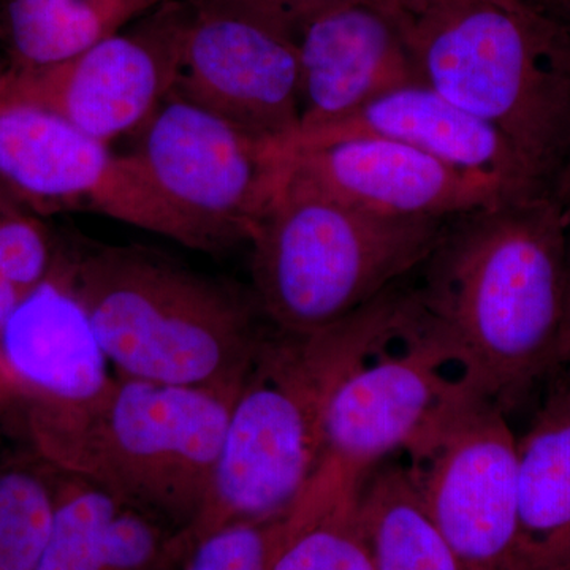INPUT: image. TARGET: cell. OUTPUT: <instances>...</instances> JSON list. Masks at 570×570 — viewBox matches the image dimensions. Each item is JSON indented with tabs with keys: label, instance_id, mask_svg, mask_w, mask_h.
I'll return each instance as SVG.
<instances>
[{
	"label": "cell",
	"instance_id": "6da1fadb",
	"mask_svg": "<svg viewBox=\"0 0 570 570\" xmlns=\"http://www.w3.org/2000/svg\"><path fill=\"white\" fill-rule=\"evenodd\" d=\"M568 232L550 197L456 217L411 292L464 379L504 411L557 367Z\"/></svg>",
	"mask_w": 570,
	"mask_h": 570
},
{
	"label": "cell",
	"instance_id": "7a4b0ae2",
	"mask_svg": "<svg viewBox=\"0 0 570 570\" xmlns=\"http://www.w3.org/2000/svg\"><path fill=\"white\" fill-rule=\"evenodd\" d=\"M395 311L376 298L309 333L266 328L232 404L200 515L179 543L238 523H266L291 510L324 459L333 390L390 335Z\"/></svg>",
	"mask_w": 570,
	"mask_h": 570
},
{
	"label": "cell",
	"instance_id": "3957f363",
	"mask_svg": "<svg viewBox=\"0 0 570 570\" xmlns=\"http://www.w3.org/2000/svg\"><path fill=\"white\" fill-rule=\"evenodd\" d=\"M419 78L504 135L551 190L570 149V29L542 0H389Z\"/></svg>",
	"mask_w": 570,
	"mask_h": 570
},
{
	"label": "cell",
	"instance_id": "277c9868",
	"mask_svg": "<svg viewBox=\"0 0 570 570\" xmlns=\"http://www.w3.org/2000/svg\"><path fill=\"white\" fill-rule=\"evenodd\" d=\"M235 397L118 374L82 403H17L41 459L181 538L204 508Z\"/></svg>",
	"mask_w": 570,
	"mask_h": 570
},
{
	"label": "cell",
	"instance_id": "5b68a950",
	"mask_svg": "<svg viewBox=\"0 0 570 570\" xmlns=\"http://www.w3.org/2000/svg\"><path fill=\"white\" fill-rule=\"evenodd\" d=\"M61 264L119 376L238 395L266 332L254 294L141 246Z\"/></svg>",
	"mask_w": 570,
	"mask_h": 570
},
{
	"label": "cell",
	"instance_id": "8992f818",
	"mask_svg": "<svg viewBox=\"0 0 570 570\" xmlns=\"http://www.w3.org/2000/svg\"><path fill=\"white\" fill-rule=\"evenodd\" d=\"M448 224L362 212L296 181L287 167L250 239L255 302L277 330L316 332L422 266Z\"/></svg>",
	"mask_w": 570,
	"mask_h": 570
},
{
	"label": "cell",
	"instance_id": "52a82bcc",
	"mask_svg": "<svg viewBox=\"0 0 570 570\" xmlns=\"http://www.w3.org/2000/svg\"><path fill=\"white\" fill-rule=\"evenodd\" d=\"M121 223L217 253L253 239L287 178V157L223 116L170 92L127 154Z\"/></svg>",
	"mask_w": 570,
	"mask_h": 570
},
{
	"label": "cell",
	"instance_id": "ba28073f",
	"mask_svg": "<svg viewBox=\"0 0 570 570\" xmlns=\"http://www.w3.org/2000/svg\"><path fill=\"white\" fill-rule=\"evenodd\" d=\"M426 512L466 570H502L519 549V449L505 411L471 392L403 450Z\"/></svg>",
	"mask_w": 570,
	"mask_h": 570
},
{
	"label": "cell",
	"instance_id": "9c48e42d",
	"mask_svg": "<svg viewBox=\"0 0 570 570\" xmlns=\"http://www.w3.org/2000/svg\"><path fill=\"white\" fill-rule=\"evenodd\" d=\"M407 306L400 328L352 367L330 396L317 472L344 485L362 487L374 468L403 452L441 412L478 392L419 316L411 294Z\"/></svg>",
	"mask_w": 570,
	"mask_h": 570
},
{
	"label": "cell",
	"instance_id": "30bf717a",
	"mask_svg": "<svg viewBox=\"0 0 570 570\" xmlns=\"http://www.w3.org/2000/svg\"><path fill=\"white\" fill-rule=\"evenodd\" d=\"M181 2V59L171 92L266 140L294 134L299 55L291 22L262 0Z\"/></svg>",
	"mask_w": 570,
	"mask_h": 570
},
{
	"label": "cell",
	"instance_id": "8fae6325",
	"mask_svg": "<svg viewBox=\"0 0 570 570\" xmlns=\"http://www.w3.org/2000/svg\"><path fill=\"white\" fill-rule=\"evenodd\" d=\"M183 31V2L168 0L70 61L0 70V91L58 112L108 145L141 129L174 91Z\"/></svg>",
	"mask_w": 570,
	"mask_h": 570
},
{
	"label": "cell",
	"instance_id": "7c38bea8",
	"mask_svg": "<svg viewBox=\"0 0 570 570\" xmlns=\"http://www.w3.org/2000/svg\"><path fill=\"white\" fill-rule=\"evenodd\" d=\"M285 157L296 181L390 219L450 220L530 200L489 176L460 170L384 138H344Z\"/></svg>",
	"mask_w": 570,
	"mask_h": 570
},
{
	"label": "cell",
	"instance_id": "4fadbf2b",
	"mask_svg": "<svg viewBox=\"0 0 570 570\" xmlns=\"http://www.w3.org/2000/svg\"><path fill=\"white\" fill-rule=\"evenodd\" d=\"M296 41L299 126L292 135L343 121L377 97L420 80L389 0H341L299 24Z\"/></svg>",
	"mask_w": 570,
	"mask_h": 570
},
{
	"label": "cell",
	"instance_id": "5bb4252c",
	"mask_svg": "<svg viewBox=\"0 0 570 570\" xmlns=\"http://www.w3.org/2000/svg\"><path fill=\"white\" fill-rule=\"evenodd\" d=\"M352 137L401 142L452 165L485 175L523 198L549 197L530 165L501 132L431 88L407 82L377 97L343 121L279 142L284 156Z\"/></svg>",
	"mask_w": 570,
	"mask_h": 570
},
{
	"label": "cell",
	"instance_id": "9a60e30c",
	"mask_svg": "<svg viewBox=\"0 0 570 570\" xmlns=\"http://www.w3.org/2000/svg\"><path fill=\"white\" fill-rule=\"evenodd\" d=\"M108 363L58 258L0 328V393L21 404L82 403L110 384Z\"/></svg>",
	"mask_w": 570,
	"mask_h": 570
},
{
	"label": "cell",
	"instance_id": "2e32d148",
	"mask_svg": "<svg viewBox=\"0 0 570 570\" xmlns=\"http://www.w3.org/2000/svg\"><path fill=\"white\" fill-rule=\"evenodd\" d=\"M118 156L58 112L0 91V181L36 206L99 208Z\"/></svg>",
	"mask_w": 570,
	"mask_h": 570
},
{
	"label": "cell",
	"instance_id": "e0dca14e",
	"mask_svg": "<svg viewBox=\"0 0 570 570\" xmlns=\"http://www.w3.org/2000/svg\"><path fill=\"white\" fill-rule=\"evenodd\" d=\"M168 0H0V51L9 71L77 58Z\"/></svg>",
	"mask_w": 570,
	"mask_h": 570
},
{
	"label": "cell",
	"instance_id": "ac0fdd59",
	"mask_svg": "<svg viewBox=\"0 0 570 570\" xmlns=\"http://www.w3.org/2000/svg\"><path fill=\"white\" fill-rule=\"evenodd\" d=\"M519 449V549L546 557L570 549V390L543 409Z\"/></svg>",
	"mask_w": 570,
	"mask_h": 570
},
{
	"label": "cell",
	"instance_id": "d6986e66",
	"mask_svg": "<svg viewBox=\"0 0 570 570\" xmlns=\"http://www.w3.org/2000/svg\"><path fill=\"white\" fill-rule=\"evenodd\" d=\"M358 490L316 474L273 523L268 570H376L360 523Z\"/></svg>",
	"mask_w": 570,
	"mask_h": 570
},
{
	"label": "cell",
	"instance_id": "ffe728a7",
	"mask_svg": "<svg viewBox=\"0 0 570 570\" xmlns=\"http://www.w3.org/2000/svg\"><path fill=\"white\" fill-rule=\"evenodd\" d=\"M376 570H466L431 520L404 464L374 468L356 497Z\"/></svg>",
	"mask_w": 570,
	"mask_h": 570
},
{
	"label": "cell",
	"instance_id": "44dd1931",
	"mask_svg": "<svg viewBox=\"0 0 570 570\" xmlns=\"http://www.w3.org/2000/svg\"><path fill=\"white\" fill-rule=\"evenodd\" d=\"M63 472L31 448L0 471V570H37Z\"/></svg>",
	"mask_w": 570,
	"mask_h": 570
},
{
	"label": "cell",
	"instance_id": "7402d4cb",
	"mask_svg": "<svg viewBox=\"0 0 570 570\" xmlns=\"http://www.w3.org/2000/svg\"><path fill=\"white\" fill-rule=\"evenodd\" d=\"M118 499L63 475L37 570H100L105 535Z\"/></svg>",
	"mask_w": 570,
	"mask_h": 570
},
{
	"label": "cell",
	"instance_id": "603a6c76",
	"mask_svg": "<svg viewBox=\"0 0 570 570\" xmlns=\"http://www.w3.org/2000/svg\"><path fill=\"white\" fill-rule=\"evenodd\" d=\"M275 521L230 524L189 540L179 547L176 570H268Z\"/></svg>",
	"mask_w": 570,
	"mask_h": 570
},
{
	"label": "cell",
	"instance_id": "cb8c5ba5",
	"mask_svg": "<svg viewBox=\"0 0 570 570\" xmlns=\"http://www.w3.org/2000/svg\"><path fill=\"white\" fill-rule=\"evenodd\" d=\"M56 261L36 220L0 208V276L26 296L51 275Z\"/></svg>",
	"mask_w": 570,
	"mask_h": 570
},
{
	"label": "cell",
	"instance_id": "d4e9b609",
	"mask_svg": "<svg viewBox=\"0 0 570 570\" xmlns=\"http://www.w3.org/2000/svg\"><path fill=\"white\" fill-rule=\"evenodd\" d=\"M28 445L20 404L0 396V471Z\"/></svg>",
	"mask_w": 570,
	"mask_h": 570
},
{
	"label": "cell",
	"instance_id": "484cf974",
	"mask_svg": "<svg viewBox=\"0 0 570 570\" xmlns=\"http://www.w3.org/2000/svg\"><path fill=\"white\" fill-rule=\"evenodd\" d=\"M262 2L285 21L291 22L296 32L299 24L341 0H262Z\"/></svg>",
	"mask_w": 570,
	"mask_h": 570
},
{
	"label": "cell",
	"instance_id": "4316f807",
	"mask_svg": "<svg viewBox=\"0 0 570 570\" xmlns=\"http://www.w3.org/2000/svg\"><path fill=\"white\" fill-rule=\"evenodd\" d=\"M502 570H570V549L546 557H513Z\"/></svg>",
	"mask_w": 570,
	"mask_h": 570
},
{
	"label": "cell",
	"instance_id": "83f0119b",
	"mask_svg": "<svg viewBox=\"0 0 570 570\" xmlns=\"http://www.w3.org/2000/svg\"><path fill=\"white\" fill-rule=\"evenodd\" d=\"M550 198L557 206L562 224L570 230V149L560 174L551 186Z\"/></svg>",
	"mask_w": 570,
	"mask_h": 570
},
{
	"label": "cell",
	"instance_id": "f1b7e54d",
	"mask_svg": "<svg viewBox=\"0 0 570 570\" xmlns=\"http://www.w3.org/2000/svg\"><path fill=\"white\" fill-rule=\"evenodd\" d=\"M570 362V238L568 236V262H566V303L560 341H558L557 366Z\"/></svg>",
	"mask_w": 570,
	"mask_h": 570
},
{
	"label": "cell",
	"instance_id": "f546056e",
	"mask_svg": "<svg viewBox=\"0 0 570 570\" xmlns=\"http://www.w3.org/2000/svg\"><path fill=\"white\" fill-rule=\"evenodd\" d=\"M24 295L11 285L6 277L0 276V328L9 321L11 313L20 305Z\"/></svg>",
	"mask_w": 570,
	"mask_h": 570
},
{
	"label": "cell",
	"instance_id": "4dcf8cb0",
	"mask_svg": "<svg viewBox=\"0 0 570 570\" xmlns=\"http://www.w3.org/2000/svg\"><path fill=\"white\" fill-rule=\"evenodd\" d=\"M560 6L564 7V10L570 14V0H558Z\"/></svg>",
	"mask_w": 570,
	"mask_h": 570
},
{
	"label": "cell",
	"instance_id": "1f68e13d",
	"mask_svg": "<svg viewBox=\"0 0 570 570\" xmlns=\"http://www.w3.org/2000/svg\"><path fill=\"white\" fill-rule=\"evenodd\" d=\"M505 2H513V0H505Z\"/></svg>",
	"mask_w": 570,
	"mask_h": 570
},
{
	"label": "cell",
	"instance_id": "d6a6232c",
	"mask_svg": "<svg viewBox=\"0 0 570 570\" xmlns=\"http://www.w3.org/2000/svg\"><path fill=\"white\" fill-rule=\"evenodd\" d=\"M0 208H2V206H0Z\"/></svg>",
	"mask_w": 570,
	"mask_h": 570
}]
</instances>
